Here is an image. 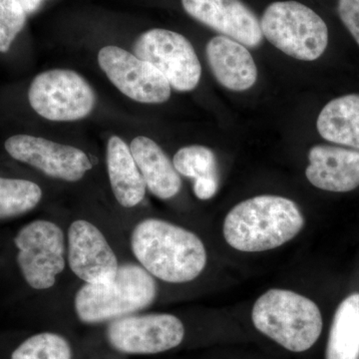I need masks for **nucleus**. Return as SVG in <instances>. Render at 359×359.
Segmentation results:
<instances>
[{"instance_id": "5", "label": "nucleus", "mask_w": 359, "mask_h": 359, "mask_svg": "<svg viewBox=\"0 0 359 359\" xmlns=\"http://www.w3.org/2000/svg\"><path fill=\"white\" fill-rule=\"evenodd\" d=\"M252 323L262 334L292 353L313 346L323 332L318 306L292 290L273 289L254 304Z\"/></svg>"}, {"instance_id": "22", "label": "nucleus", "mask_w": 359, "mask_h": 359, "mask_svg": "<svg viewBox=\"0 0 359 359\" xmlns=\"http://www.w3.org/2000/svg\"><path fill=\"white\" fill-rule=\"evenodd\" d=\"M173 164L177 172L187 178L218 176L216 156L205 146L191 145L180 149L174 155Z\"/></svg>"}, {"instance_id": "11", "label": "nucleus", "mask_w": 359, "mask_h": 359, "mask_svg": "<svg viewBox=\"0 0 359 359\" xmlns=\"http://www.w3.org/2000/svg\"><path fill=\"white\" fill-rule=\"evenodd\" d=\"M14 160L29 165L46 177L77 183L93 169V163L81 149L32 135H15L4 144Z\"/></svg>"}, {"instance_id": "19", "label": "nucleus", "mask_w": 359, "mask_h": 359, "mask_svg": "<svg viewBox=\"0 0 359 359\" xmlns=\"http://www.w3.org/2000/svg\"><path fill=\"white\" fill-rule=\"evenodd\" d=\"M325 359H359V292L348 295L335 311Z\"/></svg>"}, {"instance_id": "8", "label": "nucleus", "mask_w": 359, "mask_h": 359, "mask_svg": "<svg viewBox=\"0 0 359 359\" xmlns=\"http://www.w3.org/2000/svg\"><path fill=\"white\" fill-rule=\"evenodd\" d=\"M30 106L37 114L55 122L83 119L93 111L95 92L73 70L52 69L33 79L28 91Z\"/></svg>"}, {"instance_id": "20", "label": "nucleus", "mask_w": 359, "mask_h": 359, "mask_svg": "<svg viewBox=\"0 0 359 359\" xmlns=\"http://www.w3.org/2000/svg\"><path fill=\"white\" fill-rule=\"evenodd\" d=\"M41 187L25 179L0 177V221L23 216L41 203Z\"/></svg>"}, {"instance_id": "6", "label": "nucleus", "mask_w": 359, "mask_h": 359, "mask_svg": "<svg viewBox=\"0 0 359 359\" xmlns=\"http://www.w3.org/2000/svg\"><path fill=\"white\" fill-rule=\"evenodd\" d=\"M13 243L16 264L26 285L35 292L55 294L70 276L65 222L33 219L18 231Z\"/></svg>"}, {"instance_id": "13", "label": "nucleus", "mask_w": 359, "mask_h": 359, "mask_svg": "<svg viewBox=\"0 0 359 359\" xmlns=\"http://www.w3.org/2000/svg\"><path fill=\"white\" fill-rule=\"evenodd\" d=\"M191 18L223 36L256 48L263 41L261 21L242 0H182Z\"/></svg>"}, {"instance_id": "9", "label": "nucleus", "mask_w": 359, "mask_h": 359, "mask_svg": "<svg viewBox=\"0 0 359 359\" xmlns=\"http://www.w3.org/2000/svg\"><path fill=\"white\" fill-rule=\"evenodd\" d=\"M183 321L175 314L142 313L108 323L105 339L111 348L128 355H152L178 347L185 339Z\"/></svg>"}, {"instance_id": "7", "label": "nucleus", "mask_w": 359, "mask_h": 359, "mask_svg": "<svg viewBox=\"0 0 359 359\" xmlns=\"http://www.w3.org/2000/svg\"><path fill=\"white\" fill-rule=\"evenodd\" d=\"M261 28L273 46L299 60H316L328 45L325 20L309 6L294 0L269 4L262 18Z\"/></svg>"}, {"instance_id": "2", "label": "nucleus", "mask_w": 359, "mask_h": 359, "mask_svg": "<svg viewBox=\"0 0 359 359\" xmlns=\"http://www.w3.org/2000/svg\"><path fill=\"white\" fill-rule=\"evenodd\" d=\"M159 297V283L140 264L127 257L108 283L75 282L68 306L85 325H107L150 309Z\"/></svg>"}, {"instance_id": "10", "label": "nucleus", "mask_w": 359, "mask_h": 359, "mask_svg": "<svg viewBox=\"0 0 359 359\" xmlns=\"http://www.w3.org/2000/svg\"><path fill=\"white\" fill-rule=\"evenodd\" d=\"M133 51L137 57L154 65L177 91H192L199 84V58L191 42L180 33L161 28L148 30L136 40Z\"/></svg>"}, {"instance_id": "12", "label": "nucleus", "mask_w": 359, "mask_h": 359, "mask_svg": "<svg viewBox=\"0 0 359 359\" xmlns=\"http://www.w3.org/2000/svg\"><path fill=\"white\" fill-rule=\"evenodd\" d=\"M98 63L110 81L132 100L161 104L171 96V85L154 65L120 47H103Z\"/></svg>"}, {"instance_id": "25", "label": "nucleus", "mask_w": 359, "mask_h": 359, "mask_svg": "<svg viewBox=\"0 0 359 359\" xmlns=\"http://www.w3.org/2000/svg\"><path fill=\"white\" fill-rule=\"evenodd\" d=\"M219 188L218 176L203 177L195 180L193 190L196 197L202 201L212 199Z\"/></svg>"}, {"instance_id": "4", "label": "nucleus", "mask_w": 359, "mask_h": 359, "mask_svg": "<svg viewBox=\"0 0 359 359\" xmlns=\"http://www.w3.org/2000/svg\"><path fill=\"white\" fill-rule=\"evenodd\" d=\"M65 230L71 278L85 283L114 280L123 262L129 257L121 224L76 216L65 222Z\"/></svg>"}, {"instance_id": "14", "label": "nucleus", "mask_w": 359, "mask_h": 359, "mask_svg": "<svg viewBox=\"0 0 359 359\" xmlns=\"http://www.w3.org/2000/svg\"><path fill=\"white\" fill-rule=\"evenodd\" d=\"M306 176L309 183L334 193L359 187V151L339 146L316 145L309 150Z\"/></svg>"}, {"instance_id": "26", "label": "nucleus", "mask_w": 359, "mask_h": 359, "mask_svg": "<svg viewBox=\"0 0 359 359\" xmlns=\"http://www.w3.org/2000/svg\"><path fill=\"white\" fill-rule=\"evenodd\" d=\"M20 1L25 7L26 13H30L39 8L42 0H20Z\"/></svg>"}, {"instance_id": "15", "label": "nucleus", "mask_w": 359, "mask_h": 359, "mask_svg": "<svg viewBox=\"0 0 359 359\" xmlns=\"http://www.w3.org/2000/svg\"><path fill=\"white\" fill-rule=\"evenodd\" d=\"M205 55L212 75L224 88L242 92L256 83V62L240 42L223 35L212 37L205 47Z\"/></svg>"}, {"instance_id": "21", "label": "nucleus", "mask_w": 359, "mask_h": 359, "mask_svg": "<svg viewBox=\"0 0 359 359\" xmlns=\"http://www.w3.org/2000/svg\"><path fill=\"white\" fill-rule=\"evenodd\" d=\"M72 344L55 332L33 334L14 349L11 359H73Z\"/></svg>"}, {"instance_id": "17", "label": "nucleus", "mask_w": 359, "mask_h": 359, "mask_svg": "<svg viewBox=\"0 0 359 359\" xmlns=\"http://www.w3.org/2000/svg\"><path fill=\"white\" fill-rule=\"evenodd\" d=\"M129 147L147 191L163 201L176 197L182 189L181 175L162 148L145 136L136 137Z\"/></svg>"}, {"instance_id": "23", "label": "nucleus", "mask_w": 359, "mask_h": 359, "mask_svg": "<svg viewBox=\"0 0 359 359\" xmlns=\"http://www.w3.org/2000/svg\"><path fill=\"white\" fill-rule=\"evenodd\" d=\"M26 11L20 0H0V52L11 49L25 27Z\"/></svg>"}, {"instance_id": "3", "label": "nucleus", "mask_w": 359, "mask_h": 359, "mask_svg": "<svg viewBox=\"0 0 359 359\" xmlns=\"http://www.w3.org/2000/svg\"><path fill=\"white\" fill-rule=\"evenodd\" d=\"M304 218L287 198L263 195L243 201L224 219V240L245 252H266L287 244L299 235Z\"/></svg>"}, {"instance_id": "1", "label": "nucleus", "mask_w": 359, "mask_h": 359, "mask_svg": "<svg viewBox=\"0 0 359 359\" xmlns=\"http://www.w3.org/2000/svg\"><path fill=\"white\" fill-rule=\"evenodd\" d=\"M124 233L129 257L158 283L187 285L197 280L207 266L202 238L181 224L143 217L127 224Z\"/></svg>"}, {"instance_id": "18", "label": "nucleus", "mask_w": 359, "mask_h": 359, "mask_svg": "<svg viewBox=\"0 0 359 359\" xmlns=\"http://www.w3.org/2000/svg\"><path fill=\"white\" fill-rule=\"evenodd\" d=\"M325 140L359 151V94H347L330 101L316 121Z\"/></svg>"}, {"instance_id": "24", "label": "nucleus", "mask_w": 359, "mask_h": 359, "mask_svg": "<svg viewBox=\"0 0 359 359\" xmlns=\"http://www.w3.org/2000/svg\"><path fill=\"white\" fill-rule=\"evenodd\" d=\"M340 20L359 46V0H339Z\"/></svg>"}, {"instance_id": "16", "label": "nucleus", "mask_w": 359, "mask_h": 359, "mask_svg": "<svg viewBox=\"0 0 359 359\" xmlns=\"http://www.w3.org/2000/svg\"><path fill=\"white\" fill-rule=\"evenodd\" d=\"M106 168L118 205L126 211L139 207L145 200L147 188L129 146L120 137L112 136L108 141Z\"/></svg>"}]
</instances>
